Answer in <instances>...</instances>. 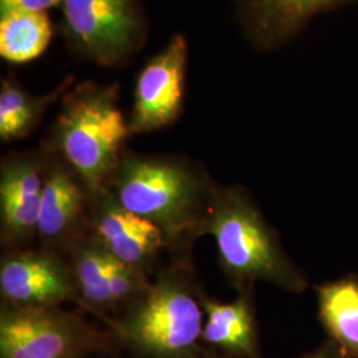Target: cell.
Returning <instances> with one entry per match:
<instances>
[{
  "mask_svg": "<svg viewBox=\"0 0 358 358\" xmlns=\"http://www.w3.org/2000/svg\"><path fill=\"white\" fill-rule=\"evenodd\" d=\"M217 186L205 167L180 155L125 150L106 189L130 213L158 227L173 262H192Z\"/></svg>",
  "mask_w": 358,
  "mask_h": 358,
  "instance_id": "obj_1",
  "label": "cell"
},
{
  "mask_svg": "<svg viewBox=\"0 0 358 358\" xmlns=\"http://www.w3.org/2000/svg\"><path fill=\"white\" fill-rule=\"evenodd\" d=\"M192 262H173L158 269L138 300L109 320L115 338L142 358H203L202 289Z\"/></svg>",
  "mask_w": 358,
  "mask_h": 358,
  "instance_id": "obj_2",
  "label": "cell"
},
{
  "mask_svg": "<svg viewBox=\"0 0 358 358\" xmlns=\"http://www.w3.org/2000/svg\"><path fill=\"white\" fill-rule=\"evenodd\" d=\"M120 85L83 81L62 99L60 110L43 143L76 173L92 192L106 187L131 136L118 108Z\"/></svg>",
  "mask_w": 358,
  "mask_h": 358,
  "instance_id": "obj_3",
  "label": "cell"
},
{
  "mask_svg": "<svg viewBox=\"0 0 358 358\" xmlns=\"http://www.w3.org/2000/svg\"><path fill=\"white\" fill-rule=\"evenodd\" d=\"M202 235L214 239L219 266L239 292L259 280L294 294L307 289V279L243 187L217 186Z\"/></svg>",
  "mask_w": 358,
  "mask_h": 358,
  "instance_id": "obj_4",
  "label": "cell"
},
{
  "mask_svg": "<svg viewBox=\"0 0 358 358\" xmlns=\"http://www.w3.org/2000/svg\"><path fill=\"white\" fill-rule=\"evenodd\" d=\"M62 32L78 57L101 66L127 64L149 32L141 0H63Z\"/></svg>",
  "mask_w": 358,
  "mask_h": 358,
  "instance_id": "obj_5",
  "label": "cell"
},
{
  "mask_svg": "<svg viewBox=\"0 0 358 358\" xmlns=\"http://www.w3.org/2000/svg\"><path fill=\"white\" fill-rule=\"evenodd\" d=\"M113 337L60 307L0 308V358H84L106 352Z\"/></svg>",
  "mask_w": 358,
  "mask_h": 358,
  "instance_id": "obj_6",
  "label": "cell"
},
{
  "mask_svg": "<svg viewBox=\"0 0 358 358\" xmlns=\"http://www.w3.org/2000/svg\"><path fill=\"white\" fill-rule=\"evenodd\" d=\"M189 44L180 34L150 57L136 77L129 128L133 134L167 128L183 112Z\"/></svg>",
  "mask_w": 358,
  "mask_h": 358,
  "instance_id": "obj_7",
  "label": "cell"
},
{
  "mask_svg": "<svg viewBox=\"0 0 358 358\" xmlns=\"http://www.w3.org/2000/svg\"><path fill=\"white\" fill-rule=\"evenodd\" d=\"M1 301L15 307L81 306L76 279L66 256L59 251L13 248L0 260Z\"/></svg>",
  "mask_w": 358,
  "mask_h": 358,
  "instance_id": "obj_8",
  "label": "cell"
},
{
  "mask_svg": "<svg viewBox=\"0 0 358 358\" xmlns=\"http://www.w3.org/2000/svg\"><path fill=\"white\" fill-rule=\"evenodd\" d=\"M47 154L36 236L40 247L65 254L90 231V192L60 157Z\"/></svg>",
  "mask_w": 358,
  "mask_h": 358,
  "instance_id": "obj_9",
  "label": "cell"
},
{
  "mask_svg": "<svg viewBox=\"0 0 358 358\" xmlns=\"http://www.w3.org/2000/svg\"><path fill=\"white\" fill-rule=\"evenodd\" d=\"M90 229L115 259L148 276L167 251L161 230L120 205L106 187L90 194Z\"/></svg>",
  "mask_w": 358,
  "mask_h": 358,
  "instance_id": "obj_10",
  "label": "cell"
},
{
  "mask_svg": "<svg viewBox=\"0 0 358 358\" xmlns=\"http://www.w3.org/2000/svg\"><path fill=\"white\" fill-rule=\"evenodd\" d=\"M47 159L48 154L43 149L40 152L8 154L1 159V241L13 248L36 236Z\"/></svg>",
  "mask_w": 358,
  "mask_h": 358,
  "instance_id": "obj_11",
  "label": "cell"
},
{
  "mask_svg": "<svg viewBox=\"0 0 358 358\" xmlns=\"http://www.w3.org/2000/svg\"><path fill=\"white\" fill-rule=\"evenodd\" d=\"M352 0H236L239 23L259 51L280 48L297 38L320 13Z\"/></svg>",
  "mask_w": 358,
  "mask_h": 358,
  "instance_id": "obj_12",
  "label": "cell"
},
{
  "mask_svg": "<svg viewBox=\"0 0 358 358\" xmlns=\"http://www.w3.org/2000/svg\"><path fill=\"white\" fill-rule=\"evenodd\" d=\"M207 316L202 343L235 358H259L255 315L251 289H244L230 303L201 294Z\"/></svg>",
  "mask_w": 358,
  "mask_h": 358,
  "instance_id": "obj_13",
  "label": "cell"
},
{
  "mask_svg": "<svg viewBox=\"0 0 358 358\" xmlns=\"http://www.w3.org/2000/svg\"><path fill=\"white\" fill-rule=\"evenodd\" d=\"M75 85V77L66 76L45 94H32L13 76L0 81V141H19L28 137L43 121L53 103L62 101Z\"/></svg>",
  "mask_w": 358,
  "mask_h": 358,
  "instance_id": "obj_14",
  "label": "cell"
},
{
  "mask_svg": "<svg viewBox=\"0 0 358 358\" xmlns=\"http://www.w3.org/2000/svg\"><path fill=\"white\" fill-rule=\"evenodd\" d=\"M76 279L81 307L106 319L115 310L109 291V252L90 231L77 239L64 254Z\"/></svg>",
  "mask_w": 358,
  "mask_h": 358,
  "instance_id": "obj_15",
  "label": "cell"
},
{
  "mask_svg": "<svg viewBox=\"0 0 358 358\" xmlns=\"http://www.w3.org/2000/svg\"><path fill=\"white\" fill-rule=\"evenodd\" d=\"M319 316L345 358H358V276L317 287Z\"/></svg>",
  "mask_w": 358,
  "mask_h": 358,
  "instance_id": "obj_16",
  "label": "cell"
},
{
  "mask_svg": "<svg viewBox=\"0 0 358 358\" xmlns=\"http://www.w3.org/2000/svg\"><path fill=\"white\" fill-rule=\"evenodd\" d=\"M52 36L48 13H0V56L10 64H26L38 59L50 47Z\"/></svg>",
  "mask_w": 358,
  "mask_h": 358,
  "instance_id": "obj_17",
  "label": "cell"
},
{
  "mask_svg": "<svg viewBox=\"0 0 358 358\" xmlns=\"http://www.w3.org/2000/svg\"><path fill=\"white\" fill-rule=\"evenodd\" d=\"M109 291L113 307L125 309L148 291L152 282L142 271L133 268L109 254Z\"/></svg>",
  "mask_w": 358,
  "mask_h": 358,
  "instance_id": "obj_18",
  "label": "cell"
},
{
  "mask_svg": "<svg viewBox=\"0 0 358 358\" xmlns=\"http://www.w3.org/2000/svg\"><path fill=\"white\" fill-rule=\"evenodd\" d=\"M63 0H0V13H7L13 10L38 11L48 13V10L60 7Z\"/></svg>",
  "mask_w": 358,
  "mask_h": 358,
  "instance_id": "obj_19",
  "label": "cell"
},
{
  "mask_svg": "<svg viewBox=\"0 0 358 358\" xmlns=\"http://www.w3.org/2000/svg\"><path fill=\"white\" fill-rule=\"evenodd\" d=\"M304 358H345V356L341 353V350L337 346L333 344L332 341L327 345L322 346L319 350L308 355Z\"/></svg>",
  "mask_w": 358,
  "mask_h": 358,
  "instance_id": "obj_20",
  "label": "cell"
},
{
  "mask_svg": "<svg viewBox=\"0 0 358 358\" xmlns=\"http://www.w3.org/2000/svg\"><path fill=\"white\" fill-rule=\"evenodd\" d=\"M203 358H229V357H220V356H217L215 353H210L208 350L206 352L205 357Z\"/></svg>",
  "mask_w": 358,
  "mask_h": 358,
  "instance_id": "obj_21",
  "label": "cell"
}]
</instances>
